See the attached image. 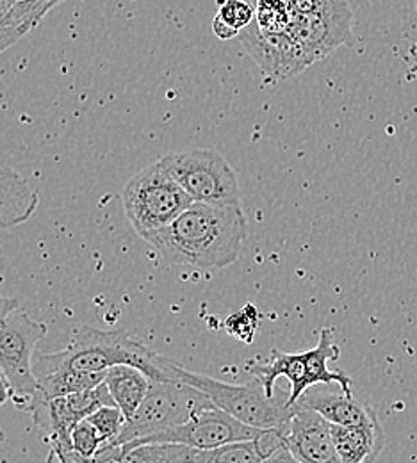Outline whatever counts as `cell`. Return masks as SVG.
I'll list each match as a JSON object with an SVG mask.
<instances>
[{"label":"cell","mask_w":417,"mask_h":463,"mask_svg":"<svg viewBox=\"0 0 417 463\" xmlns=\"http://www.w3.org/2000/svg\"><path fill=\"white\" fill-rule=\"evenodd\" d=\"M248 225L241 205L193 202L166 229L150 233V242L170 264L223 269L242 251Z\"/></svg>","instance_id":"6da1fadb"},{"label":"cell","mask_w":417,"mask_h":463,"mask_svg":"<svg viewBox=\"0 0 417 463\" xmlns=\"http://www.w3.org/2000/svg\"><path fill=\"white\" fill-rule=\"evenodd\" d=\"M115 365H132L157 382L177 380L166 369L163 354L123 332H100L91 326H81L64 349L56 353H34L33 360L36 380L64 369L99 373Z\"/></svg>","instance_id":"7a4b0ae2"},{"label":"cell","mask_w":417,"mask_h":463,"mask_svg":"<svg viewBox=\"0 0 417 463\" xmlns=\"http://www.w3.org/2000/svg\"><path fill=\"white\" fill-rule=\"evenodd\" d=\"M165 365L174 373L177 380L202 391L220 410L227 411L248 426L259 430H284L295 413V406H288V402L270 398L257 378L244 385H231L216 378L184 369L168 356H165Z\"/></svg>","instance_id":"3957f363"},{"label":"cell","mask_w":417,"mask_h":463,"mask_svg":"<svg viewBox=\"0 0 417 463\" xmlns=\"http://www.w3.org/2000/svg\"><path fill=\"white\" fill-rule=\"evenodd\" d=\"M123 211L141 239L166 229L193 203V198L159 163L134 175L123 189Z\"/></svg>","instance_id":"277c9868"},{"label":"cell","mask_w":417,"mask_h":463,"mask_svg":"<svg viewBox=\"0 0 417 463\" xmlns=\"http://www.w3.org/2000/svg\"><path fill=\"white\" fill-rule=\"evenodd\" d=\"M213 406L216 405L202 391L180 380H150V391L147 398L136 410V413L125 422L118 439L113 444L125 446L132 440L177 428L202 410Z\"/></svg>","instance_id":"5b68a950"},{"label":"cell","mask_w":417,"mask_h":463,"mask_svg":"<svg viewBox=\"0 0 417 463\" xmlns=\"http://www.w3.org/2000/svg\"><path fill=\"white\" fill-rule=\"evenodd\" d=\"M157 163L193 198V202L241 205L238 175L218 152L204 148L174 152L161 157Z\"/></svg>","instance_id":"8992f818"},{"label":"cell","mask_w":417,"mask_h":463,"mask_svg":"<svg viewBox=\"0 0 417 463\" xmlns=\"http://www.w3.org/2000/svg\"><path fill=\"white\" fill-rule=\"evenodd\" d=\"M45 323L34 321L27 312L16 308L0 326V371L13 389V400L27 408L38 392V380L33 369L36 345L47 335Z\"/></svg>","instance_id":"52a82bcc"},{"label":"cell","mask_w":417,"mask_h":463,"mask_svg":"<svg viewBox=\"0 0 417 463\" xmlns=\"http://www.w3.org/2000/svg\"><path fill=\"white\" fill-rule=\"evenodd\" d=\"M262 433V430L248 426L238 420L236 417L229 415L227 411L220 410L218 406L202 410L187 422L180 424L177 428L166 430L157 435H150L139 440H132L125 446H139L150 442H172V444H184L193 449H214L231 442H242L253 440Z\"/></svg>","instance_id":"ba28073f"},{"label":"cell","mask_w":417,"mask_h":463,"mask_svg":"<svg viewBox=\"0 0 417 463\" xmlns=\"http://www.w3.org/2000/svg\"><path fill=\"white\" fill-rule=\"evenodd\" d=\"M352 18L348 2L336 0L316 13L293 14L288 33L299 43L303 58L310 66L327 58L337 47L352 43Z\"/></svg>","instance_id":"9c48e42d"},{"label":"cell","mask_w":417,"mask_h":463,"mask_svg":"<svg viewBox=\"0 0 417 463\" xmlns=\"http://www.w3.org/2000/svg\"><path fill=\"white\" fill-rule=\"evenodd\" d=\"M284 444L301 463H343L332 439V424L299 403L284 428Z\"/></svg>","instance_id":"30bf717a"},{"label":"cell","mask_w":417,"mask_h":463,"mask_svg":"<svg viewBox=\"0 0 417 463\" xmlns=\"http://www.w3.org/2000/svg\"><path fill=\"white\" fill-rule=\"evenodd\" d=\"M241 42L261 70L275 80H286L308 68L299 43L289 33H261L253 24L241 33Z\"/></svg>","instance_id":"8fae6325"},{"label":"cell","mask_w":417,"mask_h":463,"mask_svg":"<svg viewBox=\"0 0 417 463\" xmlns=\"http://www.w3.org/2000/svg\"><path fill=\"white\" fill-rule=\"evenodd\" d=\"M299 405L310 408L323 415L330 424L337 426H376L378 417L376 411L367 405L355 400L354 396L345 394L343 391L332 392L323 389H308L299 400Z\"/></svg>","instance_id":"7c38bea8"},{"label":"cell","mask_w":417,"mask_h":463,"mask_svg":"<svg viewBox=\"0 0 417 463\" xmlns=\"http://www.w3.org/2000/svg\"><path fill=\"white\" fill-rule=\"evenodd\" d=\"M40 205L36 189L22 175L0 166V231L27 223Z\"/></svg>","instance_id":"4fadbf2b"},{"label":"cell","mask_w":417,"mask_h":463,"mask_svg":"<svg viewBox=\"0 0 417 463\" xmlns=\"http://www.w3.org/2000/svg\"><path fill=\"white\" fill-rule=\"evenodd\" d=\"M284 448L282 437L275 430H262L253 440L231 442L214 449H196L191 463H262Z\"/></svg>","instance_id":"5bb4252c"},{"label":"cell","mask_w":417,"mask_h":463,"mask_svg":"<svg viewBox=\"0 0 417 463\" xmlns=\"http://www.w3.org/2000/svg\"><path fill=\"white\" fill-rule=\"evenodd\" d=\"M332 439L343 463H371L384 448V433L376 426L332 424Z\"/></svg>","instance_id":"9a60e30c"},{"label":"cell","mask_w":417,"mask_h":463,"mask_svg":"<svg viewBox=\"0 0 417 463\" xmlns=\"http://www.w3.org/2000/svg\"><path fill=\"white\" fill-rule=\"evenodd\" d=\"M61 2L64 0H20L0 13V54L29 34Z\"/></svg>","instance_id":"2e32d148"},{"label":"cell","mask_w":417,"mask_h":463,"mask_svg":"<svg viewBox=\"0 0 417 463\" xmlns=\"http://www.w3.org/2000/svg\"><path fill=\"white\" fill-rule=\"evenodd\" d=\"M104 383L127 420L136 413L150 391V378L132 365H115L108 369Z\"/></svg>","instance_id":"e0dca14e"},{"label":"cell","mask_w":417,"mask_h":463,"mask_svg":"<svg viewBox=\"0 0 417 463\" xmlns=\"http://www.w3.org/2000/svg\"><path fill=\"white\" fill-rule=\"evenodd\" d=\"M108 371H99V373H88V371H56L52 374L38 378V392L47 398H64L75 392L90 391L99 387L100 383L106 382Z\"/></svg>","instance_id":"ac0fdd59"},{"label":"cell","mask_w":417,"mask_h":463,"mask_svg":"<svg viewBox=\"0 0 417 463\" xmlns=\"http://www.w3.org/2000/svg\"><path fill=\"white\" fill-rule=\"evenodd\" d=\"M255 11L250 0H220L218 13L213 18V33L223 42L234 40L251 25Z\"/></svg>","instance_id":"d6986e66"},{"label":"cell","mask_w":417,"mask_h":463,"mask_svg":"<svg viewBox=\"0 0 417 463\" xmlns=\"http://www.w3.org/2000/svg\"><path fill=\"white\" fill-rule=\"evenodd\" d=\"M196 449L172 444V442H150L139 446H123L125 463H191Z\"/></svg>","instance_id":"ffe728a7"},{"label":"cell","mask_w":417,"mask_h":463,"mask_svg":"<svg viewBox=\"0 0 417 463\" xmlns=\"http://www.w3.org/2000/svg\"><path fill=\"white\" fill-rule=\"evenodd\" d=\"M68 408L71 410V413L82 420L86 417H90L93 411H97L100 406L117 405L108 385L100 383L95 389L90 391H82V392H75L70 396H64Z\"/></svg>","instance_id":"44dd1931"},{"label":"cell","mask_w":417,"mask_h":463,"mask_svg":"<svg viewBox=\"0 0 417 463\" xmlns=\"http://www.w3.org/2000/svg\"><path fill=\"white\" fill-rule=\"evenodd\" d=\"M100 433L104 444H113L121 433L127 417L117 405L100 406L97 411H93L90 417H86Z\"/></svg>","instance_id":"7402d4cb"},{"label":"cell","mask_w":417,"mask_h":463,"mask_svg":"<svg viewBox=\"0 0 417 463\" xmlns=\"http://www.w3.org/2000/svg\"><path fill=\"white\" fill-rule=\"evenodd\" d=\"M62 463H125L123 462V446L104 444L100 451L93 457H82L73 449H56L51 448V455Z\"/></svg>","instance_id":"603a6c76"},{"label":"cell","mask_w":417,"mask_h":463,"mask_svg":"<svg viewBox=\"0 0 417 463\" xmlns=\"http://www.w3.org/2000/svg\"><path fill=\"white\" fill-rule=\"evenodd\" d=\"M104 446V440L97 428L88 420L82 419L81 422L75 424L71 431V449L82 457H93L100 451Z\"/></svg>","instance_id":"cb8c5ba5"},{"label":"cell","mask_w":417,"mask_h":463,"mask_svg":"<svg viewBox=\"0 0 417 463\" xmlns=\"http://www.w3.org/2000/svg\"><path fill=\"white\" fill-rule=\"evenodd\" d=\"M225 328L231 335H234L244 345H250L253 341V335L257 330V310L251 305H246L242 310L232 314L227 319Z\"/></svg>","instance_id":"d4e9b609"},{"label":"cell","mask_w":417,"mask_h":463,"mask_svg":"<svg viewBox=\"0 0 417 463\" xmlns=\"http://www.w3.org/2000/svg\"><path fill=\"white\" fill-rule=\"evenodd\" d=\"M336 0H288L291 13L293 14H307V13H316L319 9H325Z\"/></svg>","instance_id":"484cf974"},{"label":"cell","mask_w":417,"mask_h":463,"mask_svg":"<svg viewBox=\"0 0 417 463\" xmlns=\"http://www.w3.org/2000/svg\"><path fill=\"white\" fill-rule=\"evenodd\" d=\"M16 308H18V299L0 296V326L4 325V321L7 319V316H9L11 312H14Z\"/></svg>","instance_id":"4316f807"},{"label":"cell","mask_w":417,"mask_h":463,"mask_svg":"<svg viewBox=\"0 0 417 463\" xmlns=\"http://www.w3.org/2000/svg\"><path fill=\"white\" fill-rule=\"evenodd\" d=\"M262 463H301L293 457V453L288 448H280L275 451L270 458H266Z\"/></svg>","instance_id":"83f0119b"},{"label":"cell","mask_w":417,"mask_h":463,"mask_svg":"<svg viewBox=\"0 0 417 463\" xmlns=\"http://www.w3.org/2000/svg\"><path fill=\"white\" fill-rule=\"evenodd\" d=\"M20 0H0V13H4V11H7L9 7H13L14 4H18Z\"/></svg>","instance_id":"f1b7e54d"},{"label":"cell","mask_w":417,"mask_h":463,"mask_svg":"<svg viewBox=\"0 0 417 463\" xmlns=\"http://www.w3.org/2000/svg\"><path fill=\"white\" fill-rule=\"evenodd\" d=\"M47 463H62L58 460V458H54V457H49V460H47Z\"/></svg>","instance_id":"f546056e"},{"label":"cell","mask_w":417,"mask_h":463,"mask_svg":"<svg viewBox=\"0 0 417 463\" xmlns=\"http://www.w3.org/2000/svg\"><path fill=\"white\" fill-rule=\"evenodd\" d=\"M2 442H5V435H4V431H0V444Z\"/></svg>","instance_id":"4dcf8cb0"}]
</instances>
